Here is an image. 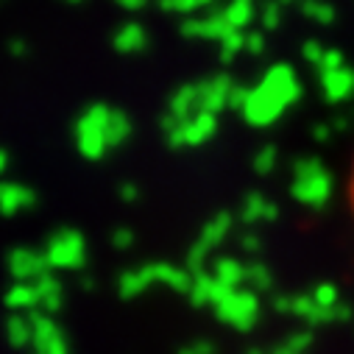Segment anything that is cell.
<instances>
[{"label":"cell","mask_w":354,"mask_h":354,"mask_svg":"<svg viewBox=\"0 0 354 354\" xmlns=\"http://www.w3.org/2000/svg\"><path fill=\"white\" fill-rule=\"evenodd\" d=\"M296 98H299L296 75H293L290 67L279 64L262 78V84L257 86V90H248L243 95L240 106H243V115H245L248 123L265 126V123L277 120Z\"/></svg>","instance_id":"6da1fadb"},{"label":"cell","mask_w":354,"mask_h":354,"mask_svg":"<svg viewBox=\"0 0 354 354\" xmlns=\"http://www.w3.org/2000/svg\"><path fill=\"white\" fill-rule=\"evenodd\" d=\"M296 196L304 198L307 204H321L329 198V190H332V179L329 173L324 170L321 162L310 159V162H301L296 165V185H293Z\"/></svg>","instance_id":"7a4b0ae2"},{"label":"cell","mask_w":354,"mask_h":354,"mask_svg":"<svg viewBox=\"0 0 354 354\" xmlns=\"http://www.w3.org/2000/svg\"><path fill=\"white\" fill-rule=\"evenodd\" d=\"M215 131V115H196L170 123V142L173 145H198Z\"/></svg>","instance_id":"3957f363"},{"label":"cell","mask_w":354,"mask_h":354,"mask_svg":"<svg viewBox=\"0 0 354 354\" xmlns=\"http://www.w3.org/2000/svg\"><path fill=\"white\" fill-rule=\"evenodd\" d=\"M324 93L332 101H346L354 93V73L346 64L337 70H326L324 73Z\"/></svg>","instance_id":"277c9868"},{"label":"cell","mask_w":354,"mask_h":354,"mask_svg":"<svg viewBox=\"0 0 354 354\" xmlns=\"http://www.w3.org/2000/svg\"><path fill=\"white\" fill-rule=\"evenodd\" d=\"M209 3V0H165V6H170L173 12H201V6Z\"/></svg>","instance_id":"5b68a950"},{"label":"cell","mask_w":354,"mask_h":354,"mask_svg":"<svg viewBox=\"0 0 354 354\" xmlns=\"http://www.w3.org/2000/svg\"><path fill=\"white\" fill-rule=\"evenodd\" d=\"M274 156H277V151H274V148H265V151L259 153V159H257V167H262V170H268V165L274 162Z\"/></svg>","instance_id":"8992f818"},{"label":"cell","mask_w":354,"mask_h":354,"mask_svg":"<svg viewBox=\"0 0 354 354\" xmlns=\"http://www.w3.org/2000/svg\"><path fill=\"white\" fill-rule=\"evenodd\" d=\"M351 198H354V196H351Z\"/></svg>","instance_id":"52a82bcc"}]
</instances>
